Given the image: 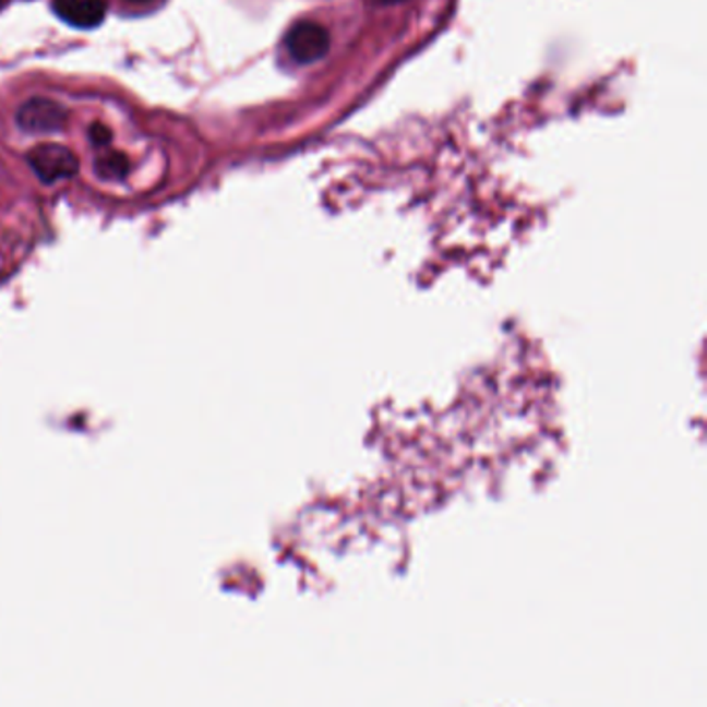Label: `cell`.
I'll return each instance as SVG.
<instances>
[{"label":"cell","mask_w":707,"mask_h":707,"mask_svg":"<svg viewBox=\"0 0 707 707\" xmlns=\"http://www.w3.org/2000/svg\"><path fill=\"white\" fill-rule=\"evenodd\" d=\"M27 163L43 183H57L77 175L80 170L77 156L69 147L59 144H43L29 149Z\"/></svg>","instance_id":"obj_1"},{"label":"cell","mask_w":707,"mask_h":707,"mask_svg":"<svg viewBox=\"0 0 707 707\" xmlns=\"http://www.w3.org/2000/svg\"><path fill=\"white\" fill-rule=\"evenodd\" d=\"M131 2H149V0H131Z\"/></svg>","instance_id":"obj_8"},{"label":"cell","mask_w":707,"mask_h":707,"mask_svg":"<svg viewBox=\"0 0 707 707\" xmlns=\"http://www.w3.org/2000/svg\"><path fill=\"white\" fill-rule=\"evenodd\" d=\"M52 9L61 22L77 27L92 29L105 22V0H55Z\"/></svg>","instance_id":"obj_4"},{"label":"cell","mask_w":707,"mask_h":707,"mask_svg":"<svg viewBox=\"0 0 707 707\" xmlns=\"http://www.w3.org/2000/svg\"><path fill=\"white\" fill-rule=\"evenodd\" d=\"M94 168L106 181H123L131 172V160L123 152H106L96 158Z\"/></svg>","instance_id":"obj_5"},{"label":"cell","mask_w":707,"mask_h":707,"mask_svg":"<svg viewBox=\"0 0 707 707\" xmlns=\"http://www.w3.org/2000/svg\"><path fill=\"white\" fill-rule=\"evenodd\" d=\"M372 4H396V2H403V0H370Z\"/></svg>","instance_id":"obj_7"},{"label":"cell","mask_w":707,"mask_h":707,"mask_svg":"<svg viewBox=\"0 0 707 707\" xmlns=\"http://www.w3.org/2000/svg\"><path fill=\"white\" fill-rule=\"evenodd\" d=\"M2 2H4V0H0V4H2Z\"/></svg>","instance_id":"obj_9"},{"label":"cell","mask_w":707,"mask_h":707,"mask_svg":"<svg viewBox=\"0 0 707 707\" xmlns=\"http://www.w3.org/2000/svg\"><path fill=\"white\" fill-rule=\"evenodd\" d=\"M89 140L96 146H108L112 142V131L105 123H94L89 125Z\"/></svg>","instance_id":"obj_6"},{"label":"cell","mask_w":707,"mask_h":707,"mask_svg":"<svg viewBox=\"0 0 707 707\" xmlns=\"http://www.w3.org/2000/svg\"><path fill=\"white\" fill-rule=\"evenodd\" d=\"M67 108L48 98H32L17 110V125L25 133H59L67 127Z\"/></svg>","instance_id":"obj_2"},{"label":"cell","mask_w":707,"mask_h":707,"mask_svg":"<svg viewBox=\"0 0 707 707\" xmlns=\"http://www.w3.org/2000/svg\"><path fill=\"white\" fill-rule=\"evenodd\" d=\"M287 50L297 63L310 64L320 61L328 48H331V36L328 32L313 22L297 23L291 32L287 34Z\"/></svg>","instance_id":"obj_3"}]
</instances>
